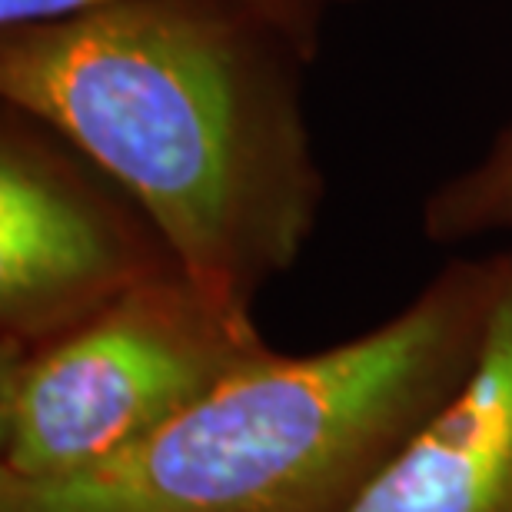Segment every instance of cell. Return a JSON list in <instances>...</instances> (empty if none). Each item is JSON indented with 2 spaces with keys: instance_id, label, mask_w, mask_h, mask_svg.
<instances>
[{
  "instance_id": "7",
  "label": "cell",
  "mask_w": 512,
  "mask_h": 512,
  "mask_svg": "<svg viewBox=\"0 0 512 512\" xmlns=\"http://www.w3.org/2000/svg\"><path fill=\"white\" fill-rule=\"evenodd\" d=\"M90 4H100V0H0V30L34 24V20H50ZM240 4H247L260 17H266L306 57L316 60L323 47L326 24L343 10L363 4V0H240Z\"/></svg>"
},
{
  "instance_id": "4",
  "label": "cell",
  "mask_w": 512,
  "mask_h": 512,
  "mask_svg": "<svg viewBox=\"0 0 512 512\" xmlns=\"http://www.w3.org/2000/svg\"><path fill=\"white\" fill-rule=\"evenodd\" d=\"M167 270V243L114 180L40 120L0 107V356L77 330Z\"/></svg>"
},
{
  "instance_id": "1",
  "label": "cell",
  "mask_w": 512,
  "mask_h": 512,
  "mask_svg": "<svg viewBox=\"0 0 512 512\" xmlns=\"http://www.w3.org/2000/svg\"><path fill=\"white\" fill-rule=\"evenodd\" d=\"M310 64L240 0H100L0 30V100L114 180L197 290L253 316L326 200Z\"/></svg>"
},
{
  "instance_id": "2",
  "label": "cell",
  "mask_w": 512,
  "mask_h": 512,
  "mask_svg": "<svg viewBox=\"0 0 512 512\" xmlns=\"http://www.w3.org/2000/svg\"><path fill=\"white\" fill-rule=\"evenodd\" d=\"M496 283L499 253L453 260L380 326L263 353L104 466L0 479V512H350L473 370Z\"/></svg>"
},
{
  "instance_id": "6",
  "label": "cell",
  "mask_w": 512,
  "mask_h": 512,
  "mask_svg": "<svg viewBox=\"0 0 512 512\" xmlns=\"http://www.w3.org/2000/svg\"><path fill=\"white\" fill-rule=\"evenodd\" d=\"M419 227L436 247L512 237V117L473 163L449 173L426 193Z\"/></svg>"
},
{
  "instance_id": "5",
  "label": "cell",
  "mask_w": 512,
  "mask_h": 512,
  "mask_svg": "<svg viewBox=\"0 0 512 512\" xmlns=\"http://www.w3.org/2000/svg\"><path fill=\"white\" fill-rule=\"evenodd\" d=\"M350 512H512V247L473 370Z\"/></svg>"
},
{
  "instance_id": "3",
  "label": "cell",
  "mask_w": 512,
  "mask_h": 512,
  "mask_svg": "<svg viewBox=\"0 0 512 512\" xmlns=\"http://www.w3.org/2000/svg\"><path fill=\"white\" fill-rule=\"evenodd\" d=\"M273 346L180 270L37 350L0 356V479L74 476L130 453Z\"/></svg>"
}]
</instances>
